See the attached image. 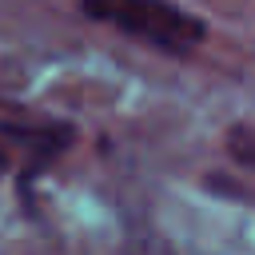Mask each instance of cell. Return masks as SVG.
Instances as JSON below:
<instances>
[{
  "instance_id": "3",
  "label": "cell",
  "mask_w": 255,
  "mask_h": 255,
  "mask_svg": "<svg viewBox=\"0 0 255 255\" xmlns=\"http://www.w3.org/2000/svg\"><path fill=\"white\" fill-rule=\"evenodd\" d=\"M16 167V151H12V143L0 135V171H12Z\"/></svg>"
},
{
  "instance_id": "1",
  "label": "cell",
  "mask_w": 255,
  "mask_h": 255,
  "mask_svg": "<svg viewBox=\"0 0 255 255\" xmlns=\"http://www.w3.org/2000/svg\"><path fill=\"white\" fill-rule=\"evenodd\" d=\"M80 12L163 56H191L207 40L203 20L171 0H80Z\"/></svg>"
},
{
  "instance_id": "2",
  "label": "cell",
  "mask_w": 255,
  "mask_h": 255,
  "mask_svg": "<svg viewBox=\"0 0 255 255\" xmlns=\"http://www.w3.org/2000/svg\"><path fill=\"white\" fill-rule=\"evenodd\" d=\"M227 151L235 163H243L247 171H255V128L251 124H235L227 131Z\"/></svg>"
}]
</instances>
